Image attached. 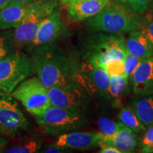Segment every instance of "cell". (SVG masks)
Returning <instances> with one entry per match:
<instances>
[{"label":"cell","instance_id":"30bf717a","mask_svg":"<svg viewBox=\"0 0 153 153\" xmlns=\"http://www.w3.org/2000/svg\"><path fill=\"white\" fill-rule=\"evenodd\" d=\"M103 134L101 132H72L60 135L51 147L65 150H89L101 145Z\"/></svg>","mask_w":153,"mask_h":153},{"label":"cell","instance_id":"e575fe53","mask_svg":"<svg viewBox=\"0 0 153 153\" xmlns=\"http://www.w3.org/2000/svg\"><path fill=\"white\" fill-rule=\"evenodd\" d=\"M118 1L122 4H124V3H127L128 2V0H118Z\"/></svg>","mask_w":153,"mask_h":153},{"label":"cell","instance_id":"ffe728a7","mask_svg":"<svg viewBox=\"0 0 153 153\" xmlns=\"http://www.w3.org/2000/svg\"><path fill=\"white\" fill-rule=\"evenodd\" d=\"M118 118L124 126L135 133L145 131L146 130V127L140 121L134 110L129 107H122L120 108Z\"/></svg>","mask_w":153,"mask_h":153},{"label":"cell","instance_id":"cb8c5ba5","mask_svg":"<svg viewBox=\"0 0 153 153\" xmlns=\"http://www.w3.org/2000/svg\"><path fill=\"white\" fill-rule=\"evenodd\" d=\"M110 76L125 75L123 60H115L108 62L104 67Z\"/></svg>","mask_w":153,"mask_h":153},{"label":"cell","instance_id":"f546056e","mask_svg":"<svg viewBox=\"0 0 153 153\" xmlns=\"http://www.w3.org/2000/svg\"><path fill=\"white\" fill-rule=\"evenodd\" d=\"M57 1V0H9L8 4L7 5H11V4H20V3L32 2V1Z\"/></svg>","mask_w":153,"mask_h":153},{"label":"cell","instance_id":"603a6c76","mask_svg":"<svg viewBox=\"0 0 153 153\" xmlns=\"http://www.w3.org/2000/svg\"><path fill=\"white\" fill-rule=\"evenodd\" d=\"M140 145L141 152L153 153V126L146 128Z\"/></svg>","mask_w":153,"mask_h":153},{"label":"cell","instance_id":"836d02e7","mask_svg":"<svg viewBox=\"0 0 153 153\" xmlns=\"http://www.w3.org/2000/svg\"><path fill=\"white\" fill-rule=\"evenodd\" d=\"M9 0H0V9L3 8L8 4Z\"/></svg>","mask_w":153,"mask_h":153},{"label":"cell","instance_id":"83f0119b","mask_svg":"<svg viewBox=\"0 0 153 153\" xmlns=\"http://www.w3.org/2000/svg\"><path fill=\"white\" fill-rule=\"evenodd\" d=\"M101 153H121V152L114 146L111 145H104L101 146Z\"/></svg>","mask_w":153,"mask_h":153},{"label":"cell","instance_id":"44dd1931","mask_svg":"<svg viewBox=\"0 0 153 153\" xmlns=\"http://www.w3.org/2000/svg\"><path fill=\"white\" fill-rule=\"evenodd\" d=\"M98 126L100 132L105 136H112L119 130L123 124L121 122H116L104 116H101L98 119Z\"/></svg>","mask_w":153,"mask_h":153},{"label":"cell","instance_id":"277c9868","mask_svg":"<svg viewBox=\"0 0 153 153\" xmlns=\"http://www.w3.org/2000/svg\"><path fill=\"white\" fill-rule=\"evenodd\" d=\"M10 94L14 99L20 101L35 118L41 116L51 106L48 88L38 77L25 79Z\"/></svg>","mask_w":153,"mask_h":153},{"label":"cell","instance_id":"5b68a950","mask_svg":"<svg viewBox=\"0 0 153 153\" xmlns=\"http://www.w3.org/2000/svg\"><path fill=\"white\" fill-rule=\"evenodd\" d=\"M36 119L38 125L48 134L64 133L80 128L87 123L86 118L80 113L53 106Z\"/></svg>","mask_w":153,"mask_h":153},{"label":"cell","instance_id":"484cf974","mask_svg":"<svg viewBox=\"0 0 153 153\" xmlns=\"http://www.w3.org/2000/svg\"><path fill=\"white\" fill-rule=\"evenodd\" d=\"M153 0H128L130 7L137 14H144L148 11L149 6Z\"/></svg>","mask_w":153,"mask_h":153},{"label":"cell","instance_id":"9c48e42d","mask_svg":"<svg viewBox=\"0 0 153 153\" xmlns=\"http://www.w3.org/2000/svg\"><path fill=\"white\" fill-rule=\"evenodd\" d=\"M48 91L51 106L80 114L87 107V95L76 82L62 87L48 88Z\"/></svg>","mask_w":153,"mask_h":153},{"label":"cell","instance_id":"d6a6232c","mask_svg":"<svg viewBox=\"0 0 153 153\" xmlns=\"http://www.w3.org/2000/svg\"><path fill=\"white\" fill-rule=\"evenodd\" d=\"M74 1H76V0H60L61 4L64 6H65V7H68L70 4L72 3Z\"/></svg>","mask_w":153,"mask_h":153},{"label":"cell","instance_id":"9a60e30c","mask_svg":"<svg viewBox=\"0 0 153 153\" xmlns=\"http://www.w3.org/2000/svg\"><path fill=\"white\" fill-rule=\"evenodd\" d=\"M82 71L85 72V78L90 87L89 89L101 97H107L110 75L106 70L102 67L88 62L84 66Z\"/></svg>","mask_w":153,"mask_h":153},{"label":"cell","instance_id":"4316f807","mask_svg":"<svg viewBox=\"0 0 153 153\" xmlns=\"http://www.w3.org/2000/svg\"><path fill=\"white\" fill-rule=\"evenodd\" d=\"M143 31L148 36L153 43V20H151L145 26H143Z\"/></svg>","mask_w":153,"mask_h":153},{"label":"cell","instance_id":"1f68e13d","mask_svg":"<svg viewBox=\"0 0 153 153\" xmlns=\"http://www.w3.org/2000/svg\"><path fill=\"white\" fill-rule=\"evenodd\" d=\"M62 150H60V149L57 148H54V147H51V148L48 149L47 150L44 151V152L45 153H52V152H61Z\"/></svg>","mask_w":153,"mask_h":153},{"label":"cell","instance_id":"ac0fdd59","mask_svg":"<svg viewBox=\"0 0 153 153\" xmlns=\"http://www.w3.org/2000/svg\"><path fill=\"white\" fill-rule=\"evenodd\" d=\"M133 109L145 127L153 126V94L138 97L133 101Z\"/></svg>","mask_w":153,"mask_h":153},{"label":"cell","instance_id":"6da1fadb","mask_svg":"<svg viewBox=\"0 0 153 153\" xmlns=\"http://www.w3.org/2000/svg\"><path fill=\"white\" fill-rule=\"evenodd\" d=\"M31 60L35 73L47 88L62 87L75 81L73 65L48 44L36 49Z\"/></svg>","mask_w":153,"mask_h":153},{"label":"cell","instance_id":"e0dca14e","mask_svg":"<svg viewBox=\"0 0 153 153\" xmlns=\"http://www.w3.org/2000/svg\"><path fill=\"white\" fill-rule=\"evenodd\" d=\"M104 145H113L121 153H130L138 146V141L135 132L123 125L112 136L103 135L102 142L99 147Z\"/></svg>","mask_w":153,"mask_h":153},{"label":"cell","instance_id":"7a4b0ae2","mask_svg":"<svg viewBox=\"0 0 153 153\" xmlns=\"http://www.w3.org/2000/svg\"><path fill=\"white\" fill-rule=\"evenodd\" d=\"M133 11V10H132ZM122 3H109L101 12L87 19L91 29L106 33H124L142 28L137 15Z\"/></svg>","mask_w":153,"mask_h":153},{"label":"cell","instance_id":"3957f363","mask_svg":"<svg viewBox=\"0 0 153 153\" xmlns=\"http://www.w3.org/2000/svg\"><path fill=\"white\" fill-rule=\"evenodd\" d=\"M33 73L31 58L20 51L11 53L0 60V86L6 93L10 94Z\"/></svg>","mask_w":153,"mask_h":153},{"label":"cell","instance_id":"5bb4252c","mask_svg":"<svg viewBox=\"0 0 153 153\" xmlns=\"http://www.w3.org/2000/svg\"><path fill=\"white\" fill-rule=\"evenodd\" d=\"M110 0H76L68 6L69 18L82 22L98 14L108 4Z\"/></svg>","mask_w":153,"mask_h":153},{"label":"cell","instance_id":"d4e9b609","mask_svg":"<svg viewBox=\"0 0 153 153\" xmlns=\"http://www.w3.org/2000/svg\"><path fill=\"white\" fill-rule=\"evenodd\" d=\"M40 148V145L36 141H30L20 146L14 147L6 151L7 153H33Z\"/></svg>","mask_w":153,"mask_h":153},{"label":"cell","instance_id":"2e32d148","mask_svg":"<svg viewBox=\"0 0 153 153\" xmlns=\"http://www.w3.org/2000/svg\"><path fill=\"white\" fill-rule=\"evenodd\" d=\"M125 45L126 52L142 60L153 56V43L143 30L131 31Z\"/></svg>","mask_w":153,"mask_h":153},{"label":"cell","instance_id":"7402d4cb","mask_svg":"<svg viewBox=\"0 0 153 153\" xmlns=\"http://www.w3.org/2000/svg\"><path fill=\"white\" fill-rule=\"evenodd\" d=\"M142 59L139 58L135 55L130 54V53H126L125 57L123 59V65L124 70H125V75L131 79V77L133 75L134 72L142 62Z\"/></svg>","mask_w":153,"mask_h":153},{"label":"cell","instance_id":"7c38bea8","mask_svg":"<svg viewBox=\"0 0 153 153\" xmlns=\"http://www.w3.org/2000/svg\"><path fill=\"white\" fill-rule=\"evenodd\" d=\"M62 28V22L60 14L55 9L41 22L31 44L34 46L49 44L60 36Z\"/></svg>","mask_w":153,"mask_h":153},{"label":"cell","instance_id":"d590c367","mask_svg":"<svg viewBox=\"0 0 153 153\" xmlns=\"http://www.w3.org/2000/svg\"><path fill=\"white\" fill-rule=\"evenodd\" d=\"M0 91H3V89H2V87H1V86H0Z\"/></svg>","mask_w":153,"mask_h":153},{"label":"cell","instance_id":"52a82bcc","mask_svg":"<svg viewBox=\"0 0 153 153\" xmlns=\"http://www.w3.org/2000/svg\"><path fill=\"white\" fill-rule=\"evenodd\" d=\"M57 6V1H40L26 15L22 23L15 28L14 39L16 46H25L31 43L41 22L56 9Z\"/></svg>","mask_w":153,"mask_h":153},{"label":"cell","instance_id":"f1b7e54d","mask_svg":"<svg viewBox=\"0 0 153 153\" xmlns=\"http://www.w3.org/2000/svg\"><path fill=\"white\" fill-rule=\"evenodd\" d=\"M5 38H0V60L7 55V50L5 46Z\"/></svg>","mask_w":153,"mask_h":153},{"label":"cell","instance_id":"4dcf8cb0","mask_svg":"<svg viewBox=\"0 0 153 153\" xmlns=\"http://www.w3.org/2000/svg\"><path fill=\"white\" fill-rule=\"evenodd\" d=\"M7 143H8V140H7L5 137L0 136V152H1V150H2L7 145Z\"/></svg>","mask_w":153,"mask_h":153},{"label":"cell","instance_id":"d6986e66","mask_svg":"<svg viewBox=\"0 0 153 153\" xmlns=\"http://www.w3.org/2000/svg\"><path fill=\"white\" fill-rule=\"evenodd\" d=\"M129 79L126 75L110 76V82L107 91V98L119 104L126 89L128 86Z\"/></svg>","mask_w":153,"mask_h":153},{"label":"cell","instance_id":"8992f818","mask_svg":"<svg viewBox=\"0 0 153 153\" xmlns=\"http://www.w3.org/2000/svg\"><path fill=\"white\" fill-rule=\"evenodd\" d=\"M95 37L91 46L88 62L104 68L112 60H123L127 53L123 38L104 34Z\"/></svg>","mask_w":153,"mask_h":153},{"label":"cell","instance_id":"8fae6325","mask_svg":"<svg viewBox=\"0 0 153 153\" xmlns=\"http://www.w3.org/2000/svg\"><path fill=\"white\" fill-rule=\"evenodd\" d=\"M130 80L135 95L143 97L153 94V56L142 60Z\"/></svg>","mask_w":153,"mask_h":153},{"label":"cell","instance_id":"4fadbf2b","mask_svg":"<svg viewBox=\"0 0 153 153\" xmlns=\"http://www.w3.org/2000/svg\"><path fill=\"white\" fill-rule=\"evenodd\" d=\"M40 1L15 4L0 9V29L16 28Z\"/></svg>","mask_w":153,"mask_h":153},{"label":"cell","instance_id":"ba28073f","mask_svg":"<svg viewBox=\"0 0 153 153\" xmlns=\"http://www.w3.org/2000/svg\"><path fill=\"white\" fill-rule=\"evenodd\" d=\"M28 126L27 120L14 97L10 94L0 92V131L14 137Z\"/></svg>","mask_w":153,"mask_h":153}]
</instances>
